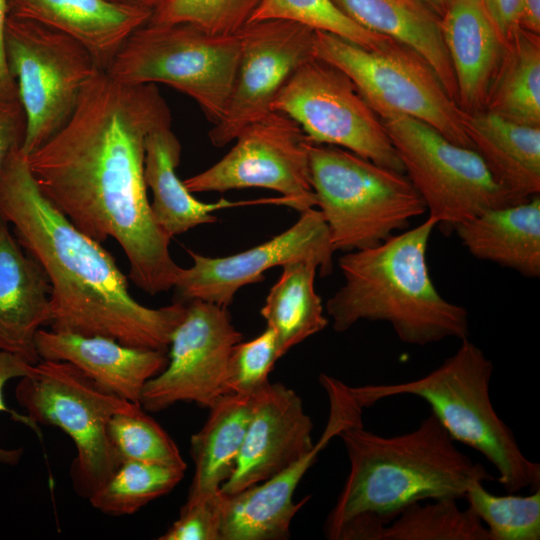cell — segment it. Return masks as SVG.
Wrapping results in <instances>:
<instances>
[{
  "mask_svg": "<svg viewBox=\"0 0 540 540\" xmlns=\"http://www.w3.org/2000/svg\"><path fill=\"white\" fill-rule=\"evenodd\" d=\"M155 84L129 85L97 70L65 126L26 156L45 197L81 232L118 242L129 278L150 295L174 287L181 267L156 223L144 180L145 143L171 124Z\"/></svg>",
  "mask_w": 540,
  "mask_h": 540,
  "instance_id": "1",
  "label": "cell"
},
{
  "mask_svg": "<svg viewBox=\"0 0 540 540\" xmlns=\"http://www.w3.org/2000/svg\"><path fill=\"white\" fill-rule=\"evenodd\" d=\"M0 217L13 226L19 244L49 280L51 330L166 352L187 304L155 309L135 300L112 255L41 192L21 147L0 170Z\"/></svg>",
  "mask_w": 540,
  "mask_h": 540,
  "instance_id": "2",
  "label": "cell"
},
{
  "mask_svg": "<svg viewBox=\"0 0 540 540\" xmlns=\"http://www.w3.org/2000/svg\"><path fill=\"white\" fill-rule=\"evenodd\" d=\"M349 473L324 524L331 540H378L383 526L406 506L463 499L475 482L496 480L461 452L430 413L412 431L387 437L353 425L340 432Z\"/></svg>",
  "mask_w": 540,
  "mask_h": 540,
  "instance_id": "3",
  "label": "cell"
},
{
  "mask_svg": "<svg viewBox=\"0 0 540 540\" xmlns=\"http://www.w3.org/2000/svg\"><path fill=\"white\" fill-rule=\"evenodd\" d=\"M436 226L427 216L376 246L339 257L344 284L326 302L336 332L368 320L388 323L409 345L469 338L467 309L446 300L429 273L427 249Z\"/></svg>",
  "mask_w": 540,
  "mask_h": 540,
  "instance_id": "4",
  "label": "cell"
},
{
  "mask_svg": "<svg viewBox=\"0 0 540 540\" xmlns=\"http://www.w3.org/2000/svg\"><path fill=\"white\" fill-rule=\"evenodd\" d=\"M493 363L469 338L429 373L400 383L350 386L362 407L400 395L425 401L453 440L481 453L497 471L507 493L540 489V464L521 451L513 431L490 397Z\"/></svg>",
  "mask_w": 540,
  "mask_h": 540,
  "instance_id": "5",
  "label": "cell"
},
{
  "mask_svg": "<svg viewBox=\"0 0 540 540\" xmlns=\"http://www.w3.org/2000/svg\"><path fill=\"white\" fill-rule=\"evenodd\" d=\"M309 162L316 206L335 252L376 246L427 212L405 173L346 149L312 142Z\"/></svg>",
  "mask_w": 540,
  "mask_h": 540,
  "instance_id": "6",
  "label": "cell"
},
{
  "mask_svg": "<svg viewBox=\"0 0 540 540\" xmlns=\"http://www.w3.org/2000/svg\"><path fill=\"white\" fill-rule=\"evenodd\" d=\"M239 57L238 33L148 22L130 35L106 72L129 85L175 88L191 97L215 125L227 111Z\"/></svg>",
  "mask_w": 540,
  "mask_h": 540,
  "instance_id": "7",
  "label": "cell"
},
{
  "mask_svg": "<svg viewBox=\"0 0 540 540\" xmlns=\"http://www.w3.org/2000/svg\"><path fill=\"white\" fill-rule=\"evenodd\" d=\"M15 397L36 427L59 428L73 441V488L88 499L120 464L107 433L110 418L140 404L106 390L74 365L53 360H40L22 377Z\"/></svg>",
  "mask_w": 540,
  "mask_h": 540,
  "instance_id": "8",
  "label": "cell"
},
{
  "mask_svg": "<svg viewBox=\"0 0 540 540\" xmlns=\"http://www.w3.org/2000/svg\"><path fill=\"white\" fill-rule=\"evenodd\" d=\"M315 57L344 72L381 120L408 116L449 141L472 148L465 129L466 113L428 62L411 48L391 39L379 48L366 49L315 31Z\"/></svg>",
  "mask_w": 540,
  "mask_h": 540,
  "instance_id": "9",
  "label": "cell"
},
{
  "mask_svg": "<svg viewBox=\"0 0 540 540\" xmlns=\"http://www.w3.org/2000/svg\"><path fill=\"white\" fill-rule=\"evenodd\" d=\"M4 49L25 112L21 150L27 156L65 126L85 84L99 68L74 38L11 15L5 24Z\"/></svg>",
  "mask_w": 540,
  "mask_h": 540,
  "instance_id": "10",
  "label": "cell"
},
{
  "mask_svg": "<svg viewBox=\"0 0 540 540\" xmlns=\"http://www.w3.org/2000/svg\"><path fill=\"white\" fill-rule=\"evenodd\" d=\"M382 122L428 216L442 229L451 231L485 209L520 202L493 178L474 149L408 116L394 115Z\"/></svg>",
  "mask_w": 540,
  "mask_h": 540,
  "instance_id": "11",
  "label": "cell"
},
{
  "mask_svg": "<svg viewBox=\"0 0 540 540\" xmlns=\"http://www.w3.org/2000/svg\"><path fill=\"white\" fill-rule=\"evenodd\" d=\"M271 111L296 121L312 143L337 146L404 173L382 120L352 80L321 59H310L290 76Z\"/></svg>",
  "mask_w": 540,
  "mask_h": 540,
  "instance_id": "12",
  "label": "cell"
},
{
  "mask_svg": "<svg viewBox=\"0 0 540 540\" xmlns=\"http://www.w3.org/2000/svg\"><path fill=\"white\" fill-rule=\"evenodd\" d=\"M231 150L208 169L183 183L191 193L265 188L281 194L284 206L298 212L316 206L308 139L300 125L271 111L247 125Z\"/></svg>",
  "mask_w": 540,
  "mask_h": 540,
  "instance_id": "13",
  "label": "cell"
},
{
  "mask_svg": "<svg viewBox=\"0 0 540 540\" xmlns=\"http://www.w3.org/2000/svg\"><path fill=\"white\" fill-rule=\"evenodd\" d=\"M242 339L228 307L190 300L172 332L165 368L142 390L141 407L159 412L178 402H189L209 409L229 393V357Z\"/></svg>",
  "mask_w": 540,
  "mask_h": 540,
  "instance_id": "14",
  "label": "cell"
},
{
  "mask_svg": "<svg viewBox=\"0 0 540 540\" xmlns=\"http://www.w3.org/2000/svg\"><path fill=\"white\" fill-rule=\"evenodd\" d=\"M237 33L240 57L228 108L208 134L216 147L235 140L247 125L270 113L290 76L315 57V31L295 22H249Z\"/></svg>",
  "mask_w": 540,
  "mask_h": 540,
  "instance_id": "15",
  "label": "cell"
},
{
  "mask_svg": "<svg viewBox=\"0 0 540 540\" xmlns=\"http://www.w3.org/2000/svg\"><path fill=\"white\" fill-rule=\"evenodd\" d=\"M329 400L325 429L312 450L272 478L233 495L222 494L221 540H284L292 519L310 498L293 501L294 491L318 454L345 428L361 425L363 408L350 386L325 374L319 377Z\"/></svg>",
  "mask_w": 540,
  "mask_h": 540,
  "instance_id": "16",
  "label": "cell"
},
{
  "mask_svg": "<svg viewBox=\"0 0 540 540\" xmlns=\"http://www.w3.org/2000/svg\"><path fill=\"white\" fill-rule=\"evenodd\" d=\"M187 252L193 264L179 271L174 284L179 295L229 307L240 288L262 281L272 267L310 259L318 263L321 276L329 275L335 251L322 213L310 208L290 228L246 251L214 258Z\"/></svg>",
  "mask_w": 540,
  "mask_h": 540,
  "instance_id": "17",
  "label": "cell"
},
{
  "mask_svg": "<svg viewBox=\"0 0 540 540\" xmlns=\"http://www.w3.org/2000/svg\"><path fill=\"white\" fill-rule=\"evenodd\" d=\"M313 422L301 398L282 383L252 395V410L235 468L220 492L239 493L282 472L309 453Z\"/></svg>",
  "mask_w": 540,
  "mask_h": 540,
  "instance_id": "18",
  "label": "cell"
},
{
  "mask_svg": "<svg viewBox=\"0 0 540 540\" xmlns=\"http://www.w3.org/2000/svg\"><path fill=\"white\" fill-rule=\"evenodd\" d=\"M40 360L68 362L113 394L136 404L145 384L166 366V352L122 344L104 336L39 329Z\"/></svg>",
  "mask_w": 540,
  "mask_h": 540,
  "instance_id": "19",
  "label": "cell"
},
{
  "mask_svg": "<svg viewBox=\"0 0 540 540\" xmlns=\"http://www.w3.org/2000/svg\"><path fill=\"white\" fill-rule=\"evenodd\" d=\"M50 293L44 270L0 217V351L40 361L35 337L48 324Z\"/></svg>",
  "mask_w": 540,
  "mask_h": 540,
  "instance_id": "20",
  "label": "cell"
},
{
  "mask_svg": "<svg viewBox=\"0 0 540 540\" xmlns=\"http://www.w3.org/2000/svg\"><path fill=\"white\" fill-rule=\"evenodd\" d=\"M152 11L108 0H8V15L38 22L80 42L106 71Z\"/></svg>",
  "mask_w": 540,
  "mask_h": 540,
  "instance_id": "21",
  "label": "cell"
},
{
  "mask_svg": "<svg viewBox=\"0 0 540 540\" xmlns=\"http://www.w3.org/2000/svg\"><path fill=\"white\" fill-rule=\"evenodd\" d=\"M440 28L455 76L458 106L468 114L484 110L506 43L482 0H449Z\"/></svg>",
  "mask_w": 540,
  "mask_h": 540,
  "instance_id": "22",
  "label": "cell"
},
{
  "mask_svg": "<svg viewBox=\"0 0 540 540\" xmlns=\"http://www.w3.org/2000/svg\"><path fill=\"white\" fill-rule=\"evenodd\" d=\"M461 244L479 260L540 277V196L485 209L453 229Z\"/></svg>",
  "mask_w": 540,
  "mask_h": 540,
  "instance_id": "23",
  "label": "cell"
},
{
  "mask_svg": "<svg viewBox=\"0 0 540 540\" xmlns=\"http://www.w3.org/2000/svg\"><path fill=\"white\" fill-rule=\"evenodd\" d=\"M472 148L493 178L518 201L540 193V126L519 124L482 110L466 113Z\"/></svg>",
  "mask_w": 540,
  "mask_h": 540,
  "instance_id": "24",
  "label": "cell"
},
{
  "mask_svg": "<svg viewBox=\"0 0 540 540\" xmlns=\"http://www.w3.org/2000/svg\"><path fill=\"white\" fill-rule=\"evenodd\" d=\"M181 152L171 124L156 128L146 139L144 180L153 195L150 207L156 223L170 238L196 226L215 223L217 217L213 213L217 210L258 202L199 201L176 174Z\"/></svg>",
  "mask_w": 540,
  "mask_h": 540,
  "instance_id": "25",
  "label": "cell"
},
{
  "mask_svg": "<svg viewBox=\"0 0 540 540\" xmlns=\"http://www.w3.org/2000/svg\"><path fill=\"white\" fill-rule=\"evenodd\" d=\"M361 27L403 44L423 57L456 101L457 88L440 18L418 0H332ZM457 103V102H456Z\"/></svg>",
  "mask_w": 540,
  "mask_h": 540,
  "instance_id": "26",
  "label": "cell"
},
{
  "mask_svg": "<svg viewBox=\"0 0 540 540\" xmlns=\"http://www.w3.org/2000/svg\"><path fill=\"white\" fill-rule=\"evenodd\" d=\"M209 410L206 422L190 440L194 475L185 505L220 494L235 468L251 417L252 396L228 393Z\"/></svg>",
  "mask_w": 540,
  "mask_h": 540,
  "instance_id": "27",
  "label": "cell"
},
{
  "mask_svg": "<svg viewBox=\"0 0 540 540\" xmlns=\"http://www.w3.org/2000/svg\"><path fill=\"white\" fill-rule=\"evenodd\" d=\"M282 269L260 310L267 326L275 332L278 358L328 324L314 285L318 263L300 259L283 265Z\"/></svg>",
  "mask_w": 540,
  "mask_h": 540,
  "instance_id": "28",
  "label": "cell"
},
{
  "mask_svg": "<svg viewBox=\"0 0 540 540\" xmlns=\"http://www.w3.org/2000/svg\"><path fill=\"white\" fill-rule=\"evenodd\" d=\"M484 110L540 126V36L519 28L506 43Z\"/></svg>",
  "mask_w": 540,
  "mask_h": 540,
  "instance_id": "29",
  "label": "cell"
},
{
  "mask_svg": "<svg viewBox=\"0 0 540 540\" xmlns=\"http://www.w3.org/2000/svg\"><path fill=\"white\" fill-rule=\"evenodd\" d=\"M457 501L414 502L382 527L378 540H490L475 512L469 507L461 509Z\"/></svg>",
  "mask_w": 540,
  "mask_h": 540,
  "instance_id": "30",
  "label": "cell"
},
{
  "mask_svg": "<svg viewBox=\"0 0 540 540\" xmlns=\"http://www.w3.org/2000/svg\"><path fill=\"white\" fill-rule=\"evenodd\" d=\"M185 470L141 461H122L88 500L103 514L130 515L171 492L183 479Z\"/></svg>",
  "mask_w": 540,
  "mask_h": 540,
  "instance_id": "31",
  "label": "cell"
},
{
  "mask_svg": "<svg viewBox=\"0 0 540 540\" xmlns=\"http://www.w3.org/2000/svg\"><path fill=\"white\" fill-rule=\"evenodd\" d=\"M464 498L485 525L490 540L540 539V489L526 496H500L475 482Z\"/></svg>",
  "mask_w": 540,
  "mask_h": 540,
  "instance_id": "32",
  "label": "cell"
},
{
  "mask_svg": "<svg viewBox=\"0 0 540 540\" xmlns=\"http://www.w3.org/2000/svg\"><path fill=\"white\" fill-rule=\"evenodd\" d=\"M263 20L295 22L366 49L379 48L391 40L355 23L332 0H261L248 23Z\"/></svg>",
  "mask_w": 540,
  "mask_h": 540,
  "instance_id": "33",
  "label": "cell"
},
{
  "mask_svg": "<svg viewBox=\"0 0 540 540\" xmlns=\"http://www.w3.org/2000/svg\"><path fill=\"white\" fill-rule=\"evenodd\" d=\"M107 433L120 462L141 461L186 469L176 443L141 405L114 414Z\"/></svg>",
  "mask_w": 540,
  "mask_h": 540,
  "instance_id": "34",
  "label": "cell"
},
{
  "mask_svg": "<svg viewBox=\"0 0 540 540\" xmlns=\"http://www.w3.org/2000/svg\"><path fill=\"white\" fill-rule=\"evenodd\" d=\"M261 0H163L149 22L189 23L216 34L244 27Z\"/></svg>",
  "mask_w": 540,
  "mask_h": 540,
  "instance_id": "35",
  "label": "cell"
},
{
  "mask_svg": "<svg viewBox=\"0 0 540 540\" xmlns=\"http://www.w3.org/2000/svg\"><path fill=\"white\" fill-rule=\"evenodd\" d=\"M278 359L275 332L269 326L256 338L234 345L228 362L229 393L252 396L269 383Z\"/></svg>",
  "mask_w": 540,
  "mask_h": 540,
  "instance_id": "36",
  "label": "cell"
},
{
  "mask_svg": "<svg viewBox=\"0 0 540 540\" xmlns=\"http://www.w3.org/2000/svg\"><path fill=\"white\" fill-rule=\"evenodd\" d=\"M222 493L192 505H183L179 517L159 540H221Z\"/></svg>",
  "mask_w": 540,
  "mask_h": 540,
  "instance_id": "37",
  "label": "cell"
},
{
  "mask_svg": "<svg viewBox=\"0 0 540 540\" xmlns=\"http://www.w3.org/2000/svg\"><path fill=\"white\" fill-rule=\"evenodd\" d=\"M35 365L28 363L19 356L0 351V412L9 413L14 420L36 431L38 427L26 415H20L16 411L9 409L4 398V389L7 383L11 379L22 378L32 374L35 370ZM21 452L20 449L8 450L0 447V462L4 464H16L21 457Z\"/></svg>",
  "mask_w": 540,
  "mask_h": 540,
  "instance_id": "38",
  "label": "cell"
},
{
  "mask_svg": "<svg viewBox=\"0 0 540 540\" xmlns=\"http://www.w3.org/2000/svg\"><path fill=\"white\" fill-rule=\"evenodd\" d=\"M26 132V117L18 96L0 94V170L8 155L22 143Z\"/></svg>",
  "mask_w": 540,
  "mask_h": 540,
  "instance_id": "39",
  "label": "cell"
},
{
  "mask_svg": "<svg viewBox=\"0 0 540 540\" xmlns=\"http://www.w3.org/2000/svg\"><path fill=\"white\" fill-rule=\"evenodd\" d=\"M484 8L505 43L520 28L522 0H482Z\"/></svg>",
  "mask_w": 540,
  "mask_h": 540,
  "instance_id": "40",
  "label": "cell"
},
{
  "mask_svg": "<svg viewBox=\"0 0 540 540\" xmlns=\"http://www.w3.org/2000/svg\"><path fill=\"white\" fill-rule=\"evenodd\" d=\"M8 17V0H0V94L8 97L18 96L17 85L10 75L4 49V31Z\"/></svg>",
  "mask_w": 540,
  "mask_h": 540,
  "instance_id": "41",
  "label": "cell"
},
{
  "mask_svg": "<svg viewBox=\"0 0 540 540\" xmlns=\"http://www.w3.org/2000/svg\"><path fill=\"white\" fill-rule=\"evenodd\" d=\"M519 27L532 34L540 35V0H522Z\"/></svg>",
  "mask_w": 540,
  "mask_h": 540,
  "instance_id": "42",
  "label": "cell"
},
{
  "mask_svg": "<svg viewBox=\"0 0 540 540\" xmlns=\"http://www.w3.org/2000/svg\"><path fill=\"white\" fill-rule=\"evenodd\" d=\"M110 2L126 5V6H134V7H140L144 8L150 11H154L163 0H108Z\"/></svg>",
  "mask_w": 540,
  "mask_h": 540,
  "instance_id": "43",
  "label": "cell"
},
{
  "mask_svg": "<svg viewBox=\"0 0 540 540\" xmlns=\"http://www.w3.org/2000/svg\"><path fill=\"white\" fill-rule=\"evenodd\" d=\"M437 17L441 18L447 8L449 0H418Z\"/></svg>",
  "mask_w": 540,
  "mask_h": 540,
  "instance_id": "44",
  "label": "cell"
}]
</instances>
